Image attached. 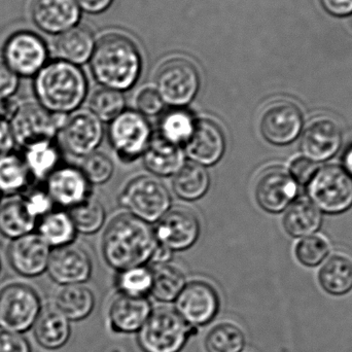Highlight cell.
<instances>
[{
    "label": "cell",
    "mask_w": 352,
    "mask_h": 352,
    "mask_svg": "<svg viewBox=\"0 0 352 352\" xmlns=\"http://www.w3.org/2000/svg\"><path fill=\"white\" fill-rule=\"evenodd\" d=\"M318 283L328 295L344 297L352 292V261L342 254H334L318 271Z\"/></svg>",
    "instance_id": "f546056e"
},
{
    "label": "cell",
    "mask_w": 352,
    "mask_h": 352,
    "mask_svg": "<svg viewBox=\"0 0 352 352\" xmlns=\"http://www.w3.org/2000/svg\"><path fill=\"white\" fill-rule=\"evenodd\" d=\"M342 167L352 178V144L345 151L342 157Z\"/></svg>",
    "instance_id": "db71d44e"
},
{
    "label": "cell",
    "mask_w": 352,
    "mask_h": 352,
    "mask_svg": "<svg viewBox=\"0 0 352 352\" xmlns=\"http://www.w3.org/2000/svg\"><path fill=\"white\" fill-rule=\"evenodd\" d=\"M36 233L52 250L74 243L78 235L74 221L65 209H53L39 219Z\"/></svg>",
    "instance_id": "f1b7e54d"
},
{
    "label": "cell",
    "mask_w": 352,
    "mask_h": 352,
    "mask_svg": "<svg viewBox=\"0 0 352 352\" xmlns=\"http://www.w3.org/2000/svg\"><path fill=\"white\" fill-rule=\"evenodd\" d=\"M1 194H0V204H1Z\"/></svg>",
    "instance_id": "11a10c76"
},
{
    "label": "cell",
    "mask_w": 352,
    "mask_h": 352,
    "mask_svg": "<svg viewBox=\"0 0 352 352\" xmlns=\"http://www.w3.org/2000/svg\"><path fill=\"white\" fill-rule=\"evenodd\" d=\"M93 265L88 252L76 244L52 250L47 272L60 287L84 285L92 275Z\"/></svg>",
    "instance_id": "e0dca14e"
},
{
    "label": "cell",
    "mask_w": 352,
    "mask_h": 352,
    "mask_svg": "<svg viewBox=\"0 0 352 352\" xmlns=\"http://www.w3.org/2000/svg\"><path fill=\"white\" fill-rule=\"evenodd\" d=\"M32 177L22 156L10 153L0 158V194L3 196L22 195L30 188Z\"/></svg>",
    "instance_id": "e575fe53"
},
{
    "label": "cell",
    "mask_w": 352,
    "mask_h": 352,
    "mask_svg": "<svg viewBox=\"0 0 352 352\" xmlns=\"http://www.w3.org/2000/svg\"><path fill=\"white\" fill-rule=\"evenodd\" d=\"M173 186L178 198L192 202L208 192L210 177L206 167L188 161L173 175Z\"/></svg>",
    "instance_id": "1f68e13d"
},
{
    "label": "cell",
    "mask_w": 352,
    "mask_h": 352,
    "mask_svg": "<svg viewBox=\"0 0 352 352\" xmlns=\"http://www.w3.org/2000/svg\"><path fill=\"white\" fill-rule=\"evenodd\" d=\"M175 312L192 328L212 322L219 309V298L204 281L186 283L175 299Z\"/></svg>",
    "instance_id": "5bb4252c"
},
{
    "label": "cell",
    "mask_w": 352,
    "mask_h": 352,
    "mask_svg": "<svg viewBox=\"0 0 352 352\" xmlns=\"http://www.w3.org/2000/svg\"><path fill=\"white\" fill-rule=\"evenodd\" d=\"M31 16L45 32H65L80 19V8L76 0H33Z\"/></svg>",
    "instance_id": "7402d4cb"
},
{
    "label": "cell",
    "mask_w": 352,
    "mask_h": 352,
    "mask_svg": "<svg viewBox=\"0 0 352 352\" xmlns=\"http://www.w3.org/2000/svg\"><path fill=\"white\" fill-rule=\"evenodd\" d=\"M33 335L39 346L47 351H57L70 338V322L55 307L41 310L33 324Z\"/></svg>",
    "instance_id": "d4e9b609"
},
{
    "label": "cell",
    "mask_w": 352,
    "mask_h": 352,
    "mask_svg": "<svg viewBox=\"0 0 352 352\" xmlns=\"http://www.w3.org/2000/svg\"><path fill=\"white\" fill-rule=\"evenodd\" d=\"M113 0H76V3L87 12L98 14L109 8Z\"/></svg>",
    "instance_id": "f907efd6"
},
{
    "label": "cell",
    "mask_w": 352,
    "mask_h": 352,
    "mask_svg": "<svg viewBox=\"0 0 352 352\" xmlns=\"http://www.w3.org/2000/svg\"><path fill=\"white\" fill-rule=\"evenodd\" d=\"M66 118L50 113L37 102H27L19 105L8 124L16 146L25 148L43 140H56Z\"/></svg>",
    "instance_id": "52a82bcc"
},
{
    "label": "cell",
    "mask_w": 352,
    "mask_h": 352,
    "mask_svg": "<svg viewBox=\"0 0 352 352\" xmlns=\"http://www.w3.org/2000/svg\"><path fill=\"white\" fill-rule=\"evenodd\" d=\"M152 305L146 297L120 294L109 308V322L113 332H138L152 314Z\"/></svg>",
    "instance_id": "603a6c76"
},
{
    "label": "cell",
    "mask_w": 352,
    "mask_h": 352,
    "mask_svg": "<svg viewBox=\"0 0 352 352\" xmlns=\"http://www.w3.org/2000/svg\"><path fill=\"white\" fill-rule=\"evenodd\" d=\"M20 199L28 214L36 221L51 212L55 206L45 186H30L20 195Z\"/></svg>",
    "instance_id": "7bdbcfd3"
},
{
    "label": "cell",
    "mask_w": 352,
    "mask_h": 352,
    "mask_svg": "<svg viewBox=\"0 0 352 352\" xmlns=\"http://www.w3.org/2000/svg\"><path fill=\"white\" fill-rule=\"evenodd\" d=\"M196 122L195 116L186 107H171L161 117L158 134L167 142L184 148L194 132Z\"/></svg>",
    "instance_id": "836d02e7"
},
{
    "label": "cell",
    "mask_w": 352,
    "mask_h": 352,
    "mask_svg": "<svg viewBox=\"0 0 352 352\" xmlns=\"http://www.w3.org/2000/svg\"><path fill=\"white\" fill-rule=\"evenodd\" d=\"M342 142V130L335 120L316 118L302 132L300 150L302 156L320 164L334 158Z\"/></svg>",
    "instance_id": "9a60e30c"
},
{
    "label": "cell",
    "mask_w": 352,
    "mask_h": 352,
    "mask_svg": "<svg viewBox=\"0 0 352 352\" xmlns=\"http://www.w3.org/2000/svg\"><path fill=\"white\" fill-rule=\"evenodd\" d=\"M157 246L150 223L129 213H121L109 221L101 243L105 262L117 271L151 262Z\"/></svg>",
    "instance_id": "6da1fadb"
},
{
    "label": "cell",
    "mask_w": 352,
    "mask_h": 352,
    "mask_svg": "<svg viewBox=\"0 0 352 352\" xmlns=\"http://www.w3.org/2000/svg\"><path fill=\"white\" fill-rule=\"evenodd\" d=\"M47 58V47L38 35L19 31L6 41L2 59L16 76L31 78L45 65Z\"/></svg>",
    "instance_id": "4fadbf2b"
},
{
    "label": "cell",
    "mask_w": 352,
    "mask_h": 352,
    "mask_svg": "<svg viewBox=\"0 0 352 352\" xmlns=\"http://www.w3.org/2000/svg\"><path fill=\"white\" fill-rule=\"evenodd\" d=\"M320 3L333 16H346L352 14V0H320Z\"/></svg>",
    "instance_id": "c3c4849f"
},
{
    "label": "cell",
    "mask_w": 352,
    "mask_h": 352,
    "mask_svg": "<svg viewBox=\"0 0 352 352\" xmlns=\"http://www.w3.org/2000/svg\"><path fill=\"white\" fill-rule=\"evenodd\" d=\"M144 166L152 175L159 177L173 176L186 163V155L180 146H175L153 134L150 144L142 155Z\"/></svg>",
    "instance_id": "cb8c5ba5"
},
{
    "label": "cell",
    "mask_w": 352,
    "mask_h": 352,
    "mask_svg": "<svg viewBox=\"0 0 352 352\" xmlns=\"http://www.w3.org/2000/svg\"><path fill=\"white\" fill-rule=\"evenodd\" d=\"M307 198L327 214H341L352 207V178L342 166L320 167L306 186Z\"/></svg>",
    "instance_id": "5b68a950"
},
{
    "label": "cell",
    "mask_w": 352,
    "mask_h": 352,
    "mask_svg": "<svg viewBox=\"0 0 352 352\" xmlns=\"http://www.w3.org/2000/svg\"><path fill=\"white\" fill-rule=\"evenodd\" d=\"M303 130V113L292 101L279 100L271 103L261 117V134L273 146L293 144L301 136Z\"/></svg>",
    "instance_id": "8fae6325"
},
{
    "label": "cell",
    "mask_w": 352,
    "mask_h": 352,
    "mask_svg": "<svg viewBox=\"0 0 352 352\" xmlns=\"http://www.w3.org/2000/svg\"><path fill=\"white\" fill-rule=\"evenodd\" d=\"M157 92L165 104L186 107L194 100L200 88V76L188 60L175 58L164 62L156 76Z\"/></svg>",
    "instance_id": "9c48e42d"
},
{
    "label": "cell",
    "mask_w": 352,
    "mask_h": 352,
    "mask_svg": "<svg viewBox=\"0 0 352 352\" xmlns=\"http://www.w3.org/2000/svg\"><path fill=\"white\" fill-rule=\"evenodd\" d=\"M18 87L19 76L0 58V98H10Z\"/></svg>",
    "instance_id": "7dc6e473"
},
{
    "label": "cell",
    "mask_w": 352,
    "mask_h": 352,
    "mask_svg": "<svg viewBox=\"0 0 352 352\" xmlns=\"http://www.w3.org/2000/svg\"><path fill=\"white\" fill-rule=\"evenodd\" d=\"M52 248L33 232L10 241L8 260L14 272L26 278H34L47 272Z\"/></svg>",
    "instance_id": "ac0fdd59"
},
{
    "label": "cell",
    "mask_w": 352,
    "mask_h": 352,
    "mask_svg": "<svg viewBox=\"0 0 352 352\" xmlns=\"http://www.w3.org/2000/svg\"><path fill=\"white\" fill-rule=\"evenodd\" d=\"M43 310L41 297L33 287L10 283L0 289V329L8 332H27Z\"/></svg>",
    "instance_id": "ba28073f"
},
{
    "label": "cell",
    "mask_w": 352,
    "mask_h": 352,
    "mask_svg": "<svg viewBox=\"0 0 352 352\" xmlns=\"http://www.w3.org/2000/svg\"><path fill=\"white\" fill-rule=\"evenodd\" d=\"M23 150V160L33 180L45 182L62 165L61 148L56 140H43Z\"/></svg>",
    "instance_id": "4316f807"
},
{
    "label": "cell",
    "mask_w": 352,
    "mask_h": 352,
    "mask_svg": "<svg viewBox=\"0 0 352 352\" xmlns=\"http://www.w3.org/2000/svg\"><path fill=\"white\" fill-rule=\"evenodd\" d=\"M0 352H32L28 340L20 333L0 330Z\"/></svg>",
    "instance_id": "bcb514c9"
},
{
    "label": "cell",
    "mask_w": 352,
    "mask_h": 352,
    "mask_svg": "<svg viewBox=\"0 0 352 352\" xmlns=\"http://www.w3.org/2000/svg\"><path fill=\"white\" fill-rule=\"evenodd\" d=\"M153 283L152 269L144 266L119 271L117 287L120 293L134 297H146L151 294Z\"/></svg>",
    "instance_id": "f35d334b"
},
{
    "label": "cell",
    "mask_w": 352,
    "mask_h": 352,
    "mask_svg": "<svg viewBox=\"0 0 352 352\" xmlns=\"http://www.w3.org/2000/svg\"><path fill=\"white\" fill-rule=\"evenodd\" d=\"M91 67L103 88L122 92L138 82L142 59L131 39L121 34H109L99 41L93 51Z\"/></svg>",
    "instance_id": "3957f363"
},
{
    "label": "cell",
    "mask_w": 352,
    "mask_h": 352,
    "mask_svg": "<svg viewBox=\"0 0 352 352\" xmlns=\"http://www.w3.org/2000/svg\"><path fill=\"white\" fill-rule=\"evenodd\" d=\"M55 50L62 61L74 65L85 63L94 51L92 33L85 27H72L58 37Z\"/></svg>",
    "instance_id": "4dcf8cb0"
},
{
    "label": "cell",
    "mask_w": 352,
    "mask_h": 352,
    "mask_svg": "<svg viewBox=\"0 0 352 352\" xmlns=\"http://www.w3.org/2000/svg\"><path fill=\"white\" fill-rule=\"evenodd\" d=\"M36 225L37 221L28 214L20 197L0 204V235L2 237L12 241L33 233Z\"/></svg>",
    "instance_id": "d6a6232c"
},
{
    "label": "cell",
    "mask_w": 352,
    "mask_h": 352,
    "mask_svg": "<svg viewBox=\"0 0 352 352\" xmlns=\"http://www.w3.org/2000/svg\"><path fill=\"white\" fill-rule=\"evenodd\" d=\"M90 107L101 122H111L125 111V97L120 91L101 88L93 94Z\"/></svg>",
    "instance_id": "ab89813d"
},
{
    "label": "cell",
    "mask_w": 352,
    "mask_h": 352,
    "mask_svg": "<svg viewBox=\"0 0 352 352\" xmlns=\"http://www.w3.org/2000/svg\"><path fill=\"white\" fill-rule=\"evenodd\" d=\"M37 103L50 113L70 115L78 111L88 92L86 76L74 64L54 61L34 76Z\"/></svg>",
    "instance_id": "7a4b0ae2"
},
{
    "label": "cell",
    "mask_w": 352,
    "mask_h": 352,
    "mask_svg": "<svg viewBox=\"0 0 352 352\" xmlns=\"http://www.w3.org/2000/svg\"><path fill=\"white\" fill-rule=\"evenodd\" d=\"M45 182V188L54 204L63 209L69 210L92 196V186L78 167L62 164Z\"/></svg>",
    "instance_id": "44dd1931"
},
{
    "label": "cell",
    "mask_w": 352,
    "mask_h": 352,
    "mask_svg": "<svg viewBox=\"0 0 352 352\" xmlns=\"http://www.w3.org/2000/svg\"><path fill=\"white\" fill-rule=\"evenodd\" d=\"M184 155L201 166L217 164L226 152V136L219 124L210 119H197L194 132L184 144Z\"/></svg>",
    "instance_id": "d6986e66"
},
{
    "label": "cell",
    "mask_w": 352,
    "mask_h": 352,
    "mask_svg": "<svg viewBox=\"0 0 352 352\" xmlns=\"http://www.w3.org/2000/svg\"><path fill=\"white\" fill-rule=\"evenodd\" d=\"M103 124L91 111H76L66 118L58 138L62 146L76 157L96 152L103 140Z\"/></svg>",
    "instance_id": "7c38bea8"
},
{
    "label": "cell",
    "mask_w": 352,
    "mask_h": 352,
    "mask_svg": "<svg viewBox=\"0 0 352 352\" xmlns=\"http://www.w3.org/2000/svg\"><path fill=\"white\" fill-rule=\"evenodd\" d=\"M16 144L8 122H0V158L14 153Z\"/></svg>",
    "instance_id": "681fc988"
},
{
    "label": "cell",
    "mask_w": 352,
    "mask_h": 352,
    "mask_svg": "<svg viewBox=\"0 0 352 352\" xmlns=\"http://www.w3.org/2000/svg\"><path fill=\"white\" fill-rule=\"evenodd\" d=\"M136 109L144 117L152 118L160 115L164 109L165 103L157 90L146 88L138 93L135 100Z\"/></svg>",
    "instance_id": "ee69618b"
},
{
    "label": "cell",
    "mask_w": 352,
    "mask_h": 352,
    "mask_svg": "<svg viewBox=\"0 0 352 352\" xmlns=\"http://www.w3.org/2000/svg\"><path fill=\"white\" fill-rule=\"evenodd\" d=\"M173 254V252L170 250L158 243V246L151 258V262L154 263L155 265L166 264L170 261Z\"/></svg>",
    "instance_id": "f5cc1de1"
},
{
    "label": "cell",
    "mask_w": 352,
    "mask_h": 352,
    "mask_svg": "<svg viewBox=\"0 0 352 352\" xmlns=\"http://www.w3.org/2000/svg\"><path fill=\"white\" fill-rule=\"evenodd\" d=\"M245 346V336L241 329L229 322L211 329L205 339L207 352H241Z\"/></svg>",
    "instance_id": "74e56055"
},
{
    "label": "cell",
    "mask_w": 352,
    "mask_h": 352,
    "mask_svg": "<svg viewBox=\"0 0 352 352\" xmlns=\"http://www.w3.org/2000/svg\"><path fill=\"white\" fill-rule=\"evenodd\" d=\"M331 246L326 238L311 235L302 238L295 248L298 262L308 268H316L322 265L330 254Z\"/></svg>",
    "instance_id": "60d3db41"
},
{
    "label": "cell",
    "mask_w": 352,
    "mask_h": 352,
    "mask_svg": "<svg viewBox=\"0 0 352 352\" xmlns=\"http://www.w3.org/2000/svg\"><path fill=\"white\" fill-rule=\"evenodd\" d=\"M153 283L151 295L160 302L175 301L186 285L184 273L177 267L166 264L155 265L152 269Z\"/></svg>",
    "instance_id": "d590c367"
},
{
    "label": "cell",
    "mask_w": 352,
    "mask_h": 352,
    "mask_svg": "<svg viewBox=\"0 0 352 352\" xmlns=\"http://www.w3.org/2000/svg\"><path fill=\"white\" fill-rule=\"evenodd\" d=\"M78 233L92 235L104 225L107 219L104 206L100 201L89 197L86 201L68 210Z\"/></svg>",
    "instance_id": "8d00e7d4"
},
{
    "label": "cell",
    "mask_w": 352,
    "mask_h": 352,
    "mask_svg": "<svg viewBox=\"0 0 352 352\" xmlns=\"http://www.w3.org/2000/svg\"><path fill=\"white\" fill-rule=\"evenodd\" d=\"M82 171L92 184H103L111 179L115 171L113 161L107 155L94 152L85 157Z\"/></svg>",
    "instance_id": "b9f144b4"
},
{
    "label": "cell",
    "mask_w": 352,
    "mask_h": 352,
    "mask_svg": "<svg viewBox=\"0 0 352 352\" xmlns=\"http://www.w3.org/2000/svg\"><path fill=\"white\" fill-rule=\"evenodd\" d=\"M119 202L129 214L152 223L168 212L171 196L166 186L157 178L140 175L132 178L124 186Z\"/></svg>",
    "instance_id": "277c9868"
},
{
    "label": "cell",
    "mask_w": 352,
    "mask_h": 352,
    "mask_svg": "<svg viewBox=\"0 0 352 352\" xmlns=\"http://www.w3.org/2000/svg\"><path fill=\"white\" fill-rule=\"evenodd\" d=\"M320 166L305 157L300 156L292 161L289 167V175L300 186H307L318 170Z\"/></svg>",
    "instance_id": "f6af8a7d"
},
{
    "label": "cell",
    "mask_w": 352,
    "mask_h": 352,
    "mask_svg": "<svg viewBox=\"0 0 352 352\" xmlns=\"http://www.w3.org/2000/svg\"><path fill=\"white\" fill-rule=\"evenodd\" d=\"M322 215L308 198L296 199L283 215L285 231L294 238L314 235L322 227Z\"/></svg>",
    "instance_id": "484cf974"
},
{
    "label": "cell",
    "mask_w": 352,
    "mask_h": 352,
    "mask_svg": "<svg viewBox=\"0 0 352 352\" xmlns=\"http://www.w3.org/2000/svg\"><path fill=\"white\" fill-rule=\"evenodd\" d=\"M0 270H1V262H0Z\"/></svg>",
    "instance_id": "9f6ffc18"
},
{
    "label": "cell",
    "mask_w": 352,
    "mask_h": 352,
    "mask_svg": "<svg viewBox=\"0 0 352 352\" xmlns=\"http://www.w3.org/2000/svg\"><path fill=\"white\" fill-rule=\"evenodd\" d=\"M200 231V221L197 215L184 208L169 209L157 221L154 229L158 243L173 252L192 248L198 240Z\"/></svg>",
    "instance_id": "2e32d148"
},
{
    "label": "cell",
    "mask_w": 352,
    "mask_h": 352,
    "mask_svg": "<svg viewBox=\"0 0 352 352\" xmlns=\"http://www.w3.org/2000/svg\"><path fill=\"white\" fill-rule=\"evenodd\" d=\"M298 184L281 168L265 171L256 184L254 197L258 206L269 213H280L296 200Z\"/></svg>",
    "instance_id": "ffe728a7"
},
{
    "label": "cell",
    "mask_w": 352,
    "mask_h": 352,
    "mask_svg": "<svg viewBox=\"0 0 352 352\" xmlns=\"http://www.w3.org/2000/svg\"><path fill=\"white\" fill-rule=\"evenodd\" d=\"M95 305L94 294L84 285H63L54 296L53 307L69 322L90 316Z\"/></svg>",
    "instance_id": "83f0119b"
},
{
    "label": "cell",
    "mask_w": 352,
    "mask_h": 352,
    "mask_svg": "<svg viewBox=\"0 0 352 352\" xmlns=\"http://www.w3.org/2000/svg\"><path fill=\"white\" fill-rule=\"evenodd\" d=\"M192 330L175 310L159 309L152 312L138 331V344L144 352H179Z\"/></svg>",
    "instance_id": "8992f818"
},
{
    "label": "cell",
    "mask_w": 352,
    "mask_h": 352,
    "mask_svg": "<svg viewBox=\"0 0 352 352\" xmlns=\"http://www.w3.org/2000/svg\"><path fill=\"white\" fill-rule=\"evenodd\" d=\"M152 138V128L148 119L138 111L125 109L109 122V142L123 162H132L140 158Z\"/></svg>",
    "instance_id": "30bf717a"
},
{
    "label": "cell",
    "mask_w": 352,
    "mask_h": 352,
    "mask_svg": "<svg viewBox=\"0 0 352 352\" xmlns=\"http://www.w3.org/2000/svg\"><path fill=\"white\" fill-rule=\"evenodd\" d=\"M19 104L10 98H0V122H10Z\"/></svg>",
    "instance_id": "816d5d0a"
}]
</instances>
